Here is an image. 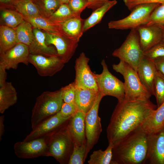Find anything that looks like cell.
I'll use <instances>...</instances> for the list:
<instances>
[{"instance_id":"cell-7","label":"cell","mask_w":164,"mask_h":164,"mask_svg":"<svg viewBox=\"0 0 164 164\" xmlns=\"http://www.w3.org/2000/svg\"><path fill=\"white\" fill-rule=\"evenodd\" d=\"M160 4L157 3L142 4L137 6L128 16L121 19L111 21L108 24L110 29L125 30L136 29L147 24L154 10Z\"/></svg>"},{"instance_id":"cell-40","label":"cell","mask_w":164,"mask_h":164,"mask_svg":"<svg viewBox=\"0 0 164 164\" xmlns=\"http://www.w3.org/2000/svg\"><path fill=\"white\" fill-rule=\"evenodd\" d=\"M74 103H67L63 102L60 111L61 116L65 118H70L77 111Z\"/></svg>"},{"instance_id":"cell-16","label":"cell","mask_w":164,"mask_h":164,"mask_svg":"<svg viewBox=\"0 0 164 164\" xmlns=\"http://www.w3.org/2000/svg\"><path fill=\"white\" fill-rule=\"evenodd\" d=\"M70 118L62 117L59 111L32 129L23 141H29L48 135L64 124Z\"/></svg>"},{"instance_id":"cell-22","label":"cell","mask_w":164,"mask_h":164,"mask_svg":"<svg viewBox=\"0 0 164 164\" xmlns=\"http://www.w3.org/2000/svg\"><path fill=\"white\" fill-rule=\"evenodd\" d=\"M99 94V91L89 89L76 87L74 103L78 110L85 113L92 108Z\"/></svg>"},{"instance_id":"cell-37","label":"cell","mask_w":164,"mask_h":164,"mask_svg":"<svg viewBox=\"0 0 164 164\" xmlns=\"http://www.w3.org/2000/svg\"><path fill=\"white\" fill-rule=\"evenodd\" d=\"M144 55L145 57L153 61L164 57V43L161 41L144 52Z\"/></svg>"},{"instance_id":"cell-25","label":"cell","mask_w":164,"mask_h":164,"mask_svg":"<svg viewBox=\"0 0 164 164\" xmlns=\"http://www.w3.org/2000/svg\"><path fill=\"white\" fill-rule=\"evenodd\" d=\"M23 17L24 19L29 22L34 28L39 29L51 34L63 35L60 29V23H54L42 15L33 17Z\"/></svg>"},{"instance_id":"cell-10","label":"cell","mask_w":164,"mask_h":164,"mask_svg":"<svg viewBox=\"0 0 164 164\" xmlns=\"http://www.w3.org/2000/svg\"><path fill=\"white\" fill-rule=\"evenodd\" d=\"M89 60L84 52L81 53L76 59L74 82L76 87L98 91L95 74L92 72L88 65Z\"/></svg>"},{"instance_id":"cell-49","label":"cell","mask_w":164,"mask_h":164,"mask_svg":"<svg viewBox=\"0 0 164 164\" xmlns=\"http://www.w3.org/2000/svg\"><path fill=\"white\" fill-rule=\"evenodd\" d=\"M107 1H109V0H107Z\"/></svg>"},{"instance_id":"cell-28","label":"cell","mask_w":164,"mask_h":164,"mask_svg":"<svg viewBox=\"0 0 164 164\" xmlns=\"http://www.w3.org/2000/svg\"><path fill=\"white\" fill-rule=\"evenodd\" d=\"M2 25L15 28L25 20L23 16L14 9L0 8Z\"/></svg>"},{"instance_id":"cell-44","label":"cell","mask_w":164,"mask_h":164,"mask_svg":"<svg viewBox=\"0 0 164 164\" xmlns=\"http://www.w3.org/2000/svg\"><path fill=\"white\" fill-rule=\"evenodd\" d=\"M6 70L4 67L0 65V86L6 82L7 75Z\"/></svg>"},{"instance_id":"cell-23","label":"cell","mask_w":164,"mask_h":164,"mask_svg":"<svg viewBox=\"0 0 164 164\" xmlns=\"http://www.w3.org/2000/svg\"><path fill=\"white\" fill-rule=\"evenodd\" d=\"M84 21L80 16L76 17L60 23L61 32L67 38L78 42L84 32Z\"/></svg>"},{"instance_id":"cell-38","label":"cell","mask_w":164,"mask_h":164,"mask_svg":"<svg viewBox=\"0 0 164 164\" xmlns=\"http://www.w3.org/2000/svg\"><path fill=\"white\" fill-rule=\"evenodd\" d=\"M76 87L74 82L62 87L60 89L63 101L74 103Z\"/></svg>"},{"instance_id":"cell-26","label":"cell","mask_w":164,"mask_h":164,"mask_svg":"<svg viewBox=\"0 0 164 164\" xmlns=\"http://www.w3.org/2000/svg\"><path fill=\"white\" fill-rule=\"evenodd\" d=\"M117 2L116 0H109L101 6L93 11L91 15L84 20L83 27L84 32L99 23L105 13Z\"/></svg>"},{"instance_id":"cell-35","label":"cell","mask_w":164,"mask_h":164,"mask_svg":"<svg viewBox=\"0 0 164 164\" xmlns=\"http://www.w3.org/2000/svg\"><path fill=\"white\" fill-rule=\"evenodd\" d=\"M86 144L81 145H74L68 164H83L86 159Z\"/></svg>"},{"instance_id":"cell-42","label":"cell","mask_w":164,"mask_h":164,"mask_svg":"<svg viewBox=\"0 0 164 164\" xmlns=\"http://www.w3.org/2000/svg\"><path fill=\"white\" fill-rule=\"evenodd\" d=\"M88 3L87 8L93 11L100 7L108 1L107 0H86Z\"/></svg>"},{"instance_id":"cell-43","label":"cell","mask_w":164,"mask_h":164,"mask_svg":"<svg viewBox=\"0 0 164 164\" xmlns=\"http://www.w3.org/2000/svg\"><path fill=\"white\" fill-rule=\"evenodd\" d=\"M158 70L164 75V57H161L154 60Z\"/></svg>"},{"instance_id":"cell-45","label":"cell","mask_w":164,"mask_h":164,"mask_svg":"<svg viewBox=\"0 0 164 164\" xmlns=\"http://www.w3.org/2000/svg\"><path fill=\"white\" fill-rule=\"evenodd\" d=\"M18 0H0V8H12L14 3Z\"/></svg>"},{"instance_id":"cell-27","label":"cell","mask_w":164,"mask_h":164,"mask_svg":"<svg viewBox=\"0 0 164 164\" xmlns=\"http://www.w3.org/2000/svg\"><path fill=\"white\" fill-rule=\"evenodd\" d=\"M17 44L15 29L1 25L0 26V54L10 49Z\"/></svg>"},{"instance_id":"cell-19","label":"cell","mask_w":164,"mask_h":164,"mask_svg":"<svg viewBox=\"0 0 164 164\" xmlns=\"http://www.w3.org/2000/svg\"><path fill=\"white\" fill-rule=\"evenodd\" d=\"M154 61L144 56L137 70L142 84L152 95H154V83L157 71Z\"/></svg>"},{"instance_id":"cell-13","label":"cell","mask_w":164,"mask_h":164,"mask_svg":"<svg viewBox=\"0 0 164 164\" xmlns=\"http://www.w3.org/2000/svg\"><path fill=\"white\" fill-rule=\"evenodd\" d=\"M44 32L46 44L48 45L54 46L57 52V56L65 63H67L75 53L78 42L63 35Z\"/></svg>"},{"instance_id":"cell-1","label":"cell","mask_w":164,"mask_h":164,"mask_svg":"<svg viewBox=\"0 0 164 164\" xmlns=\"http://www.w3.org/2000/svg\"><path fill=\"white\" fill-rule=\"evenodd\" d=\"M156 109L150 100L118 102L107 128L109 144H117L141 126L148 116Z\"/></svg>"},{"instance_id":"cell-30","label":"cell","mask_w":164,"mask_h":164,"mask_svg":"<svg viewBox=\"0 0 164 164\" xmlns=\"http://www.w3.org/2000/svg\"><path fill=\"white\" fill-rule=\"evenodd\" d=\"M12 9L25 17H33L42 15L32 0H18L14 3Z\"/></svg>"},{"instance_id":"cell-39","label":"cell","mask_w":164,"mask_h":164,"mask_svg":"<svg viewBox=\"0 0 164 164\" xmlns=\"http://www.w3.org/2000/svg\"><path fill=\"white\" fill-rule=\"evenodd\" d=\"M69 7L77 16H80L82 12L88 5L86 0H70L67 4Z\"/></svg>"},{"instance_id":"cell-3","label":"cell","mask_w":164,"mask_h":164,"mask_svg":"<svg viewBox=\"0 0 164 164\" xmlns=\"http://www.w3.org/2000/svg\"><path fill=\"white\" fill-rule=\"evenodd\" d=\"M68 120L56 131L46 135L47 149L46 156L53 157L61 164H68L73 148V143L68 128Z\"/></svg>"},{"instance_id":"cell-14","label":"cell","mask_w":164,"mask_h":164,"mask_svg":"<svg viewBox=\"0 0 164 164\" xmlns=\"http://www.w3.org/2000/svg\"><path fill=\"white\" fill-rule=\"evenodd\" d=\"M29 54L28 46L22 43H17L9 50L0 54V65L6 70L16 69L18 64L21 63L28 65Z\"/></svg>"},{"instance_id":"cell-9","label":"cell","mask_w":164,"mask_h":164,"mask_svg":"<svg viewBox=\"0 0 164 164\" xmlns=\"http://www.w3.org/2000/svg\"><path fill=\"white\" fill-rule=\"evenodd\" d=\"M103 97V96L99 92L98 95L93 106L86 113V159L88 153L97 142L102 131L101 118L98 115V111L100 102Z\"/></svg>"},{"instance_id":"cell-6","label":"cell","mask_w":164,"mask_h":164,"mask_svg":"<svg viewBox=\"0 0 164 164\" xmlns=\"http://www.w3.org/2000/svg\"><path fill=\"white\" fill-rule=\"evenodd\" d=\"M144 53L137 31L133 29L121 46L114 50L112 55L127 63L137 71L144 57Z\"/></svg>"},{"instance_id":"cell-36","label":"cell","mask_w":164,"mask_h":164,"mask_svg":"<svg viewBox=\"0 0 164 164\" xmlns=\"http://www.w3.org/2000/svg\"><path fill=\"white\" fill-rule=\"evenodd\" d=\"M147 25H154L164 27V4H160L152 12Z\"/></svg>"},{"instance_id":"cell-46","label":"cell","mask_w":164,"mask_h":164,"mask_svg":"<svg viewBox=\"0 0 164 164\" xmlns=\"http://www.w3.org/2000/svg\"><path fill=\"white\" fill-rule=\"evenodd\" d=\"M5 116L2 115L0 116V141L2 140V136L5 132V126L4 125V120Z\"/></svg>"},{"instance_id":"cell-29","label":"cell","mask_w":164,"mask_h":164,"mask_svg":"<svg viewBox=\"0 0 164 164\" xmlns=\"http://www.w3.org/2000/svg\"><path fill=\"white\" fill-rule=\"evenodd\" d=\"M14 29L16 33L17 43H22L29 46L34 37L33 28L32 25L25 20Z\"/></svg>"},{"instance_id":"cell-17","label":"cell","mask_w":164,"mask_h":164,"mask_svg":"<svg viewBox=\"0 0 164 164\" xmlns=\"http://www.w3.org/2000/svg\"><path fill=\"white\" fill-rule=\"evenodd\" d=\"M136 29L144 53L162 41V28L160 26L145 25L141 26Z\"/></svg>"},{"instance_id":"cell-18","label":"cell","mask_w":164,"mask_h":164,"mask_svg":"<svg viewBox=\"0 0 164 164\" xmlns=\"http://www.w3.org/2000/svg\"><path fill=\"white\" fill-rule=\"evenodd\" d=\"M85 115L84 113L77 110L68 120V128L74 145L86 144Z\"/></svg>"},{"instance_id":"cell-31","label":"cell","mask_w":164,"mask_h":164,"mask_svg":"<svg viewBox=\"0 0 164 164\" xmlns=\"http://www.w3.org/2000/svg\"><path fill=\"white\" fill-rule=\"evenodd\" d=\"M113 145L109 143L104 151L101 149L94 151L88 161L89 164H111Z\"/></svg>"},{"instance_id":"cell-48","label":"cell","mask_w":164,"mask_h":164,"mask_svg":"<svg viewBox=\"0 0 164 164\" xmlns=\"http://www.w3.org/2000/svg\"><path fill=\"white\" fill-rule=\"evenodd\" d=\"M162 41L164 43V27L162 28Z\"/></svg>"},{"instance_id":"cell-11","label":"cell","mask_w":164,"mask_h":164,"mask_svg":"<svg viewBox=\"0 0 164 164\" xmlns=\"http://www.w3.org/2000/svg\"><path fill=\"white\" fill-rule=\"evenodd\" d=\"M47 149V136L29 141L18 142L14 146L16 155L25 159L46 156Z\"/></svg>"},{"instance_id":"cell-32","label":"cell","mask_w":164,"mask_h":164,"mask_svg":"<svg viewBox=\"0 0 164 164\" xmlns=\"http://www.w3.org/2000/svg\"><path fill=\"white\" fill-rule=\"evenodd\" d=\"M41 15L48 18L61 4L58 0H32Z\"/></svg>"},{"instance_id":"cell-4","label":"cell","mask_w":164,"mask_h":164,"mask_svg":"<svg viewBox=\"0 0 164 164\" xmlns=\"http://www.w3.org/2000/svg\"><path fill=\"white\" fill-rule=\"evenodd\" d=\"M63 102L60 89L42 93L36 98L32 110L31 122L32 129L59 112Z\"/></svg>"},{"instance_id":"cell-2","label":"cell","mask_w":164,"mask_h":164,"mask_svg":"<svg viewBox=\"0 0 164 164\" xmlns=\"http://www.w3.org/2000/svg\"><path fill=\"white\" fill-rule=\"evenodd\" d=\"M148 136L139 127L113 146L111 164H145Z\"/></svg>"},{"instance_id":"cell-41","label":"cell","mask_w":164,"mask_h":164,"mask_svg":"<svg viewBox=\"0 0 164 164\" xmlns=\"http://www.w3.org/2000/svg\"><path fill=\"white\" fill-rule=\"evenodd\" d=\"M125 5L128 9L132 10L139 5L153 3L164 4V0H123Z\"/></svg>"},{"instance_id":"cell-12","label":"cell","mask_w":164,"mask_h":164,"mask_svg":"<svg viewBox=\"0 0 164 164\" xmlns=\"http://www.w3.org/2000/svg\"><path fill=\"white\" fill-rule=\"evenodd\" d=\"M28 61L42 77L52 76L61 70L65 63L57 56H46L30 54Z\"/></svg>"},{"instance_id":"cell-34","label":"cell","mask_w":164,"mask_h":164,"mask_svg":"<svg viewBox=\"0 0 164 164\" xmlns=\"http://www.w3.org/2000/svg\"><path fill=\"white\" fill-rule=\"evenodd\" d=\"M154 91L158 107L164 102V75L158 70L155 79Z\"/></svg>"},{"instance_id":"cell-20","label":"cell","mask_w":164,"mask_h":164,"mask_svg":"<svg viewBox=\"0 0 164 164\" xmlns=\"http://www.w3.org/2000/svg\"><path fill=\"white\" fill-rule=\"evenodd\" d=\"M33 39L29 46L30 54L46 56H57L55 48L46 44L44 31H42L40 29L33 28Z\"/></svg>"},{"instance_id":"cell-33","label":"cell","mask_w":164,"mask_h":164,"mask_svg":"<svg viewBox=\"0 0 164 164\" xmlns=\"http://www.w3.org/2000/svg\"><path fill=\"white\" fill-rule=\"evenodd\" d=\"M76 17L78 16L73 13L67 4H61L48 18L54 23H61Z\"/></svg>"},{"instance_id":"cell-24","label":"cell","mask_w":164,"mask_h":164,"mask_svg":"<svg viewBox=\"0 0 164 164\" xmlns=\"http://www.w3.org/2000/svg\"><path fill=\"white\" fill-rule=\"evenodd\" d=\"M17 101V93L11 82H6L0 86V113L3 114Z\"/></svg>"},{"instance_id":"cell-5","label":"cell","mask_w":164,"mask_h":164,"mask_svg":"<svg viewBox=\"0 0 164 164\" xmlns=\"http://www.w3.org/2000/svg\"><path fill=\"white\" fill-rule=\"evenodd\" d=\"M113 70L119 73L124 79L125 99L129 101L150 100L151 94L143 86L137 71L125 62L120 60L112 65Z\"/></svg>"},{"instance_id":"cell-21","label":"cell","mask_w":164,"mask_h":164,"mask_svg":"<svg viewBox=\"0 0 164 164\" xmlns=\"http://www.w3.org/2000/svg\"><path fill=\"white\" fill-rule=\"evenodd\" d=\"M140 128L148 135L164 128V102L148 116Z\"/></svg>"},{"instance_id":"cell-15","label":"cell","mask_w":164,"mask_h":164,"mask_svg":"<svg viewBox=\"0 0 164 164\" xmlns=\"http://www.w3.org/2000/svg\"><path fill=\"white\" fill-rule=\"evenodd\" d=\"M148 145L145 164H164V128L148 135Z\"/></svg>"},{"instance_id":"cell-47","label":"cell","mask_w":164,"mask_h":164,"mask_svg":"<svg viewBox=\"0 0 164 164\" xmlns=\"http://www.w3.org/2000/svg\"><path fill=\"white\" fill-rule=\"evenodd\" d=\"M61 4H68L70 0H58Z\"/></svg>"},{"instance_id":"cell-8","label":"cell","mask_w":164,"mask_h":164,"mask_svg":"<svg viewBox=\"0 0 164 164\" xmlns=\"http://www.w3.org/2000/svg\"><path fill=\"white\" fill-rule=\"evenodd\" d=\"M101 64L103 68L102 73L95 74L99 92L103 97L111 96L117 98L118 102L123 101L125 98L124 83L111 73L104 60Z\"/></svg>"}]
</instances>
